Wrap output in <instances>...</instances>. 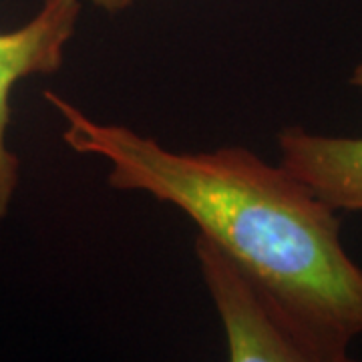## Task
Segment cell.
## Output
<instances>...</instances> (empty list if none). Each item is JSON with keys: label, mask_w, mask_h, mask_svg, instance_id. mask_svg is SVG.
<instances>
[{"label": "cell", "mask_w": 362, "mask_h": 362, "mask_svg": "<svg viewBox=\"0 0 362 362\" xmlns=\"http://www.w3.org/2000/svg\"><path fill=\"white\" fill-rule=\"evenodd\" d=\"M195 258L226 334L228 362H361L290 320L206 235Z\"/></svg>", "instance_id": "7a4b0ae2"}, {"label": "cell", "mask_w": 362, "mask_h": 362, "mask_svg": "<svg viewBox=\"0 0 362 362\" xmlns=\"http://www.w3.org/2000/svg\"><path fill=\"white\" fill-rule=\"evenodd\" d=\"M280 163L337 211H362V137L286 127L278 133Z\"/></svg>", "instance_id": "277c9868"}, {"label": "cell", "mask_w": 362, "mask_h": 362, "mask_svg": "<svg viewBox=\"0 0 362 362\" xmlns=\"http://www.w3.org/2000/svg\"><path fill=\"white\" fill-rule=\"evenodd\" d=\"M89 2L95 8H101L109 14H117L129 8L131 4H135L137 0H89Z\"/></svg>", "instance_id": "5b68a950"}, {"label": "cell", "mask_w": 362, "mask_h": 362, "mask_svg": "<svg viewBox=\"0 0 362 362\" xmlns=\"http://www.w3.org/2000/svg\"><path fill=\"white\" fill-rule=\"evenodd\" d=\"M350 85L354 89H358L362 93V59L358 61V65L352 69V75H350Z\"/></svg>", "instance_id": "8992f818"}, {"label": "cell", "mask_w": 362, "mask_h": 362, "mask_svg": "<svg viewBox=\"0 0 362 362\" xmlns=\"http://www.w3.org/2000/svg\"><path fill=\"white\" fill-rule=\"evenodd\" d=\"M81 11V0H42L40 11L26 25L0 33V223L8 216L21 181V159L6 143L11 93L23 78L52 75L63 66Z\"/></svg>", "instance_id": "3957f363"}, {"label": "cell", "mask_w": 362, "mask_h": 362, "mask_svg": "<svg viewBox=\"0 0 362 362\" xmlns=\"http://www.w3.org/2000/svg\"><path fill=\"white\" fill-rule=\"evenodd\" d=\"M81 156L107 161V183L181 209L290 320L328 344L362 337V268L340 240L334 207L244 147L171 151L125 125L101 123L45 90Z\"/></svg>", "instance_id": "6da1fadb"}]
</instances>
